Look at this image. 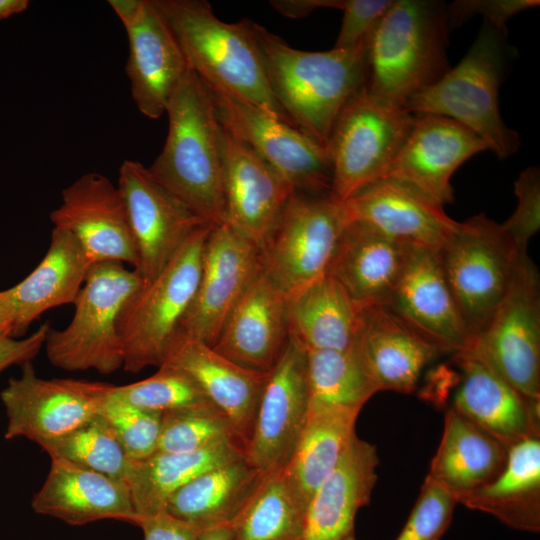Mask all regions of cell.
<instances>
[{
  "label": "cell",
  "instance_id": "cell-2",
  "mask_svg": "<svg viewBox=\"0 0 540 540\" xmlns=\"http://www.w3.org/2000/svg\"><path fill=\"white\" fill-rule=\"evenodd\" d=\"M251 29L277 103L292 125L327 148L340 111L364 85V41L351 49L310 52L253 21Z\"/></svg>",
  "mask_w": 540,
  "mask_h": 540
},
{
  "label": "cell",
  "instance_id": "cell-52",
  "mask_svg": "<svg viewBox=\"0 0 540 540\" xmlns=\"http://www.w3.org/2000/svg\"><path fill=\"white\" fill-rule=\"evenodd\" d=\"M199 540H230L229 525L214 527L201 532Z\"/></svg>",
  "mask_w": 540,
  "mask_h": 540
},
{
  "label": "cell",
  "instance_id": "cell-49",
  "mask_svg": "<svg viewBox=\"0 0 540 540\" xmlns=\"http://www.w3.org/2000/svg\"><path fill=\"white\" fill-rule=\"evenodd\" d=\"M271 6L288 18H303L319 8L341 9L342 0H272Z\"/></svg>",
  "mask_w": 540,
  "mask_h": 540
},
{
  "label": "cell",
  "instance_id": "cell-19",
  "mask_svg": "<svg viewBox=\"0 0 540 540\" xmlns=\"http://www.w3.org/2000/svg\"><path fill=\"white\" fill-rule=\"evenodd\" d=\"M413 121L384 178L406 182L441 205L454 200L451 177L488 144L460 123L435 114L412 113ZM383 179V178H382Z\"/></svg>",
  "mask_w": 540,
  "mask_h": 540
},
{
  "label": "cell",
  "instance_id": "cell-25",
  "mask_svg": "<svg viewBox=\"0 0 540 540\" xmlns=\"http://www.w3.org/2000/svg\"><path fill=\"white\" fill-rule=\"evenodd\" d=\"M454 357L462 370V380L452 408L507 449L540 438V402L524 397L471 349Z\"/></svg>",
  "mask_w": 540,
  "mask_h": 540
},
{
  "label": "cell",
  "instance_id": "cell-31",
  "mask_svg": "<svg viewBox=\"0 0 540 540\" xmlns=\"http://www.w3.org/2000/svg\"><path fill=\"white\" fill-rule=\"evenodd\" d=\"M362 306L329 275L287 296L289 340L305 352L353 348Z\"/></svg>",
  "mask_w": 540,
  "mask_h": 540
},
{
  "label": "cell",
  "instance_id": "cell-21",
  "mask_svg": "<svg viewBox=\"0 0 540 540\" xmlns=\"http://www.w3.org/2000/svg\"><path fill=\"white\" fill-rule=\"evenodd\" d=\"M352 350L376 393H411L444 354L385 304L362 306Z\"/></svg>",
  "mask_w": 540,
  "mask_h": 540
},
{
  "label": "cell",
  "instance_id": "cell-1",
  "mask_svg": "<svg viewBox=\"0 0 540 540\" xmlns=\"http://www.w3.org/2000/svg\"><path fill=\"white\" fill-rule=\"evenodd\" d=\"M165 113L168 134L150 175L205 222H226L222 125L212 93L191 70L173 91Z\"/></svg>",
  "mask_w": 540,
  "mask_h": 540
},
{
  "label": "cell",
  "instance_id": "cell-41",
  "mask_svg": "<svg viewBox=\"0 0 540 540\" xmlns=\"http://www.w3.org/2000/svg\"><path fill=\"white\" fill-rule=\"evenodd\" d=\"M111 393L136 407L160 413L213 405L190 375L169 365L160 366L155 374L138 382L112 385Z\"/></svg>",
  "mask_w": 540,
  "mask_h": 540
},
{
  "label": "cell",
  "instance_id": "cell-23",
  "mask_svg": "<svg viewBox=\"0 0 540 540\" xmlns=\"http://www.w3.org/2000/svg\"><path fill=\"white\" fill-rule=\"evenodd\" d=\"M288 343L287 296L261 267L212 348L241 367L268 373Z\"/></svg>",
  "mask_w": 540,
  "mask_h": 540
},
{
  "label": "cell",
  "instance_id": "cell-42",
  "mask_svg": "<svg viewBox=\"0 0 540 540\" xmlns=\"http://www.w3.org/2000/svg\"><path fill=\"white\" fill-rule=\"evenodd\" d=\"M111 388L99 413L114 429L127 457L137 461L157 451L162 413L136 407L114 396Z\"/></svg>",
  "mask_w": 540,
  "mask_h": 540
},
{
  "label": "cell",
  "instance_id": "cell-32",
  "mask_svg": "<svg viewBox=\"0 0 540 540\" xmlns=\"http://www.w3.org/2000/svg\"><path fill=\"white\" fill-rule=\"evenodd\" d=\"M508 449L492 435L450 408L427 476L458 500L492 482L504 469Z\"/></svg>",
  "mask_w": 540,
  "mask_h": 540
},
{
  "label": "cell",
  "instance_id": "cell-15",
  "mask_svg": "<svg viewBox=\"0 0 540 540\" xmlns=\"http://www.w3.org/2000/svg\"><path fill=\"white\" fill-rule=\"evenodd\" d=\"M128 37L126 74L138 110L158 119L190 70L156 0H109Z\"/></svg>",
  "mask_w": 540,
  "mask_h": 540
},
{
  "label": "cell",
  "instance_id": "cell-4",
  "mask_svg": "<svg viewBox=\"0 0 540 540\" xmlns=\"http://www.w3.org/2000/svg\"><path fill=\"white\" fill-rule=\"evenodd\" d=\"M156 2L189 69L209 89L247 101L292 125L269 86L251 20L226 23L215 15L207 1Z\"/></svg>",
  "mask_w": 540,
  "mask_h": 540
},
{
  "label": "cell",
  "instance_id": "cell-50",
  "mask_svg": "<svg viewBox=\"0 0 540 540\" xmlns=\"http://www.w3.org/2000/svg\"><path fill=\"white\" fill-rule=\"evenodd\" d=\"M28 6L27 0H0V21L22 13Z\"/></svg>",
  "mask_w": 540,
  "mask_h": 540
},
{
  "label": "cell",
  "instance_id": "cell-3",
  "mask_svg": "<svg viewBox=\"0 0 540 540\" xmlns=\"http://www.w3.org/2000/svg\"><path fill=\"white\" fill-rule=\"evenodd\" d=\"M449 29L444 2L394 0L364 40L363 87L374 97L404 109L413 96L451 68Z\"/></svg>",
  "mask_w": 540,
  "mask_h": 540
},
{
  "label": "cell",
  "instance_id": "cell-36",
  "mask_svg": "<svg viewBox=\"0 0 540 540\" xmlns=\"http://www.w3.org/2000/svg\"><path fill=\"white\" fill-rule=\"evenodd\" d=\"M243 456V449L228 440L196 451L155 452L145 459L131 460L126 482L139 522L165 511L169 497L195 477Z\"/></svg>",
  "mask_w": 540,
  "mask_h": 540
},
{
  "label": "cell",
  "instance_id": "cell-7",
  "mask_svg": "<svg viewBox=\"0 0 540 540\" xmlns=\"http://www.w3.org/2000/svg\"><path fill=\"white\" fill-rule=\"evenodd\" d=\"M144 284L123 263L93 264L73 304L70 323L47 332L44 348L49 362L66 371L93 369L104 375L122 368L118 318L127 300Z\"/></svg>",
  "mask_w": 540,
  "mask_h": 540
},
{
  "label": "cell",
  "instance_id": "cell-8",
  "mask_svg": "<svg viewBox=\"0 0 540 540\" xmlns=\"http://www.w3.org/2000/svg\"><path fill=\"white\" fill-rule=\"evenodd\" d=\"M413 114L371 95L363 86L343 106L330 134V197L344 203L384 178L405 140Z\"/></svg>",
  "mask_w": 540,
  "mask_h": 540
},
{
  "label": "cell",
  "instance_id": "cell-53",
  "mask_svg": "<svg viewBox=\"0 0 540 540\" xmlns=\"http://www.w3.org/2000/svg\"><path fill=\"white\" fill-rule=\"evenodd\" d=\"M342 540H356V538H355L354 533H353V534H351V535L345 537V538L342 539Z\"/></svg>",
  "mask_w": 540,
  "mask_h": 540
},
{
  "label": "cell",
  "instance_id": "cell-9",
  "mask_svg": "<svg viewBox=\"0 0 540 540\" xmlns=\"http://www.w3.org/2000/svg\"><path fill=\"white\" fill-rule=\"evenodd\" d=\"M520 250L501 224L478 214L459 222L438 251L448 285L473 338L506 296Z\"/></svg>",
  "mask_w": 540,
  "mask_h": 540
},
{
  "label": "cell",
  "instance_id": "cell-45",
  "mask_svg": "<svg viewBox=\"0 0 540 540\" xmlns=\"http://www.w3.org/2000/svg\"><path fill=\"white\" fill-rule=\"evenodd\" d=\"M394 0H342V24L334 49L360 45L385 15Z\"/></svg>",
  "mask_w": 540,
  "mask_h": 540
},
{
  "label": "cell",
  "instance_id": "cell-14",
  "mask_svg": "<svg viewBox=\"0 0 540 540\" xmlns=\"http://www.w3.org/2000/svg\"><path fill=\"white\" fill-rule=\"evenodd\" d=\"M117 187L126 204L137 248L134 270L148 283L194 232L209 223L158 183L140 162L125 160L121 164Z\"/></svg>",
  "mask_w": 540,
  "mask_h": 540
},
{
  "label": "cell",
  "instance_id": "cell-46",
  "mask_svg": "<svg viewBox=\"0 0 540 540\" xmlns=\"http://www.w3.org/2000/svg\"><path fill=\"white\" fill-rule=\"evenodd\" d=\"M536 0H461L446 5L449 28L461 25L476 14L484 22L505 31L507 21L517 13L539 5Z\"/></svg>",
  "mask_w": 540,
  "mask_h": 540
},
{
  "label": "cell",
  "instance_id": "cell-24",
  "mask_svg": "<svg viewBox=\"0 0 540 540\" xmlns=\"http://www.w3.org/2000/svg\"><path fill=\"white\" fill-rule=\"evenodd\" d=\"M350 221L367 223L399 242L439 251L459 222L414 186L383 178L344 203Z\"/></svg>",
  "mask_w": 540,
  "mask_h": 540
},
{
  "label": "cell",
  "instance_id": "cell-37",
  "mask_svg": "<svg viewBox=\"0 0 540 540\" xmlns=\"http://www.w3.org/2000/svg\"><path fill=\"white\" fill-rule=\"evenodd\" d=\"M305 512L281 472L263 474L228 524L230 540H302Z\"/></svg>",
  "mask_w": 540,
  "mask_h": 540
},
{
  "label": "cell",
  "instance_id": "cell-11",
  "mask_svg": "<svg viewBox=\"0 0 540 540\" xmlns=\"http://www.w3.org/2000/svg\"><path fill=\"white\" fill-rule=\"evenodd\" d=\"M349 223L343 203L294 191L261 248L262 268L288 296L327 273Z\"/></svg>",
  "mask_w": 540,
  "mask_h": 540
},
{
  "label": "cell",
  "instance_id": "cell-10",
  "mask_svg": "<svg viewBox=\"0 0 540 540\" xmlns=\"http://www.w3.org/2000/svg\"><path fill=\"white\" fill-rule=\"evenodd\" d=\"M514 389L540 402V279L527 250L508 292L469 347Z\"/></svg>",
  "mask_w": 540,
  "mask_h": 540
},
{
  "label": "cell",
  "instance_id": "cell-35",
  "mask_svg": "<svg viewBox=\"0 0 540 540\" xmlns=\"http://www.w3.org/2000/svg\"><path fill=\"white\" fill-rule=\"evenodd\" d=\"M263 473L245 458L212 468L174 492L165 511L205 531L229 524L258 486Z\"/></svg>",
  "mask_w": 540,
  "mask_h": 540
},
{
  "label": "cell",
  "instance_id": "cell-18",
  "mask_svg": "<svg viewBox=\"0 0 540 540\" xmlns=\"http://www.w3.org/2000/svg\"><path fill=\"white\" fill-rule=\"evenodd\" d=\"M50 220L80 242L92 264L115 261L136 268L138 253L126 204L106 176L89 172L63 189L61 205Z\"/></svg>",
  "mask_w": 540,
  "mask_h": 540
},
{
  "label": "cell",
  "instance_id": "cell-13",
  "mask_svg": "<svg viewBox=\"0 0 540 540\" xmlns=\"http://www.w3.org/2000/svg\"><path fill=\"white\" fill-rule=\"evenodd\" d=\"M9 379L0 398L7 416L5 439L38 445L61 437L99 413L112 384L70 378L44 379L32 361Z\"/></svg>",
  "mask_w": 540,
  "mask_h": 540
},
{
  "label": "cell",
  "instance_id": "cell-5",
  "mask_svg": "<svg viewBox=\"0 0 540 540\" xmlns=\"http://www.w3.org/2000/svg\"><path fill=\"white\" fill-rule=\"evenodd\" d=\"M507 57L505 31L484 22L458 65L413 96L404 109L450 118L478 135L500 159L514 155L520 137L502 120L498 101Z\"/></svg>",
  "mask_w": 540,
  "mask_h": 540
},
{
  "label": "cell",
  "instance_id": "cell-26",
  "mask_svg": "<svg viewBox=\"0 0 540 540\" xmlns=\"http://www.w3.org/2000/svg\"><path fill=\"white\" fill-rule=\"evenodd\" d=\"M31 506L37 514L75 526L106 519L139 522L125 481L59 457H50L49 472Z\"/></svg>",
  "mask_w": 540,
  "mask_h": 540
},
{
  "label": "cell",
  "instance_id": "cell-22",
  "mask_svg": "<svg viewBox=\"0 0 540 540\" xmlns=\"http://www.w3.org/2000/svg\"><path fill=\"white\" fill-rule=\"evenodd\" d=\"M222 141L225 223L261 250L294 190L267 162L223 126Z\"/></svg>",
  "mask_w": 540,
  "mask_h": 540
},
{
  "label": "cell",
  "instance_id": "cell-30",
  "mask_svg": "<svg viewBox=\"0 0 540 540\" xmlns=\"http://www.w3.org/2000/svg\"><path fill=\"white\" fill-rule=\"evenodd\" d=\"M92 265L80 242L69 231L53 227L41 262L20 283L3 291L12 336L24 334L44 312L74 304Z\"/></svg>",
  "mask_w": 540,
  "mask_h": 540
},
{
  "label": "cell",
  "instance_id": "cell-16",
  "mask_svg": "<svg viewBox=\"0 0 540 540\" xmlns=\"http://www.w3.org/2000/svg\"><path fill=\"white\" fill-rule=\"evenodd\" d=\"M262 267L261 250L224 223L210 231L192 304L180 337L213 346L223 324ZM179 337V338H180Z\"/></svg>",
  "mask_w": 540,
  "mask_h": 540
},
{
  "label": "cell",
  "instance_id": "cell-38",
  "mask_svg": "<svg viewBox=\"0 0 540 540\" xmlns=\"http://www.w3.org/2000/svg\"><path fill=\"white\" fill-rule=\"evenodd\" d=\"M309 406L362 409L376 393L354 351L306 352Z\"/></svg>",
  "mask_w": 540,
  "mask_h": 540
},
{
  "label": "cell",
  "instance_id": "cell-12",
  "mask_svg": "<svg viewBox=\"0 0 540 540\" xmlns=\"http://www.w3.org/2000/svg\"><path fill=\"white\" fill-rule=\"evenodd\" d=\"M210 91L222 126L267 162L294 191L330 195L332 166L327 148L247 101Z\"/></svg>",
  "mask_w": 540,
  "mask_h": 540
},
{
  "label": "cell",
  "instance_id": "cell-48",
  "mask_svg": "<svg viewBox=\"0 0 540 540\" xmlns=\"http://www.w3.org/2000/svg\"><path fill=\"white\" fill-rule=\"evenodd\" d=\"M144 540H199L202 531L166 511L141 519Z\"/></svg>",
  "mask_w": 540,
  "mask_h": 540
},
{
  "label": "cell",
  "instance_id": "cell-17",
  "mask_svg": "<svg viewBox=\"0 0 540 540\" xmlns=\"http://www.w3.org/2000/svg\"><path fill=\"white\" fill-rule=\"evenodd\" d=\"M309 410L306 352L289 340L264 386L246 460L263 474L281 472L291 459Z\"/></svg>",
  "mask_w": 540,
  "mask_h": 540
},
{
  "label": "cell",
  "instance_id": "cell-33",
  "mask_svg": "<svg viewBox=\"0 0 540 540\" xmlns=\"http://www.w3.org/2000/svg\"><path fill=\"white\" fill-rule=\"evenodd\" d=\"M360 409L309 406L307 419L282 477L305 509L356 435Z\"/></svg>",
  "mask_w": 540,
  "mask_h": 540
},
{
  "label": "cell",
  "instance_id": "cell-29",
  "mask_svg": "<svg viewBox=\"0 0 540 540\" xmlns=\"http://www.w3.org/2000/svg\"><path fill=\"white\" fill-rule=\"evenodd\" d=\"M378 464L376 446L355 435L312 496L302 540H342L353 534L357 512L370 502Z\"/></svg>",
  "mask_w": 540,
  "mask_h": 540
},
{
  "label": "cell",
  "instance_id": "cell-51",
  "mask_svg": "<svg viewBox=\"0 0 540 540\" xmlns=\"http://www.w3.org/2000/svg\"><path fill=\"white\" fill-rule=\"evenodd\" d=\"M0 337H13L11 319L3 291H0Z\"/></svg>",
  "mask_w": 540,
  "mask_h": 540
},
{
  "label": "cell",
  "instance_id": "cell-6",
  "mask_svg": "<svg viewBox=\"0 0 540 540\" xmlns=\"http://www.w3.org/2000/svg\"><path fill=\"white\" fill-rule=\"evenodd\" d=\"M213 227L207 224L194 232L162 272L124 304L117 328L125 371L159 368L171 354L198 287L203 251Z\"/></svg>",
  "mask_w": 540,
  "mask_h": 540
},
{
  "label": "cell",
  "instance_id": "cell-43",
  "mask_svg": "<svg viewBox=\"0 0 540 540\" xmlns=\"http://www.w3.org/2000/svg\"><path fill=\"white\" fill-rule=\"evenodd\" d=\"M457 504L449 491L427 476L395 540H440L450 526Z\"/></svg>",
  "mask_w": 540,
  "mask_h": 540
},
{
  "label": "cell",
  "instance_id": "cell-39",
  "mask_svg": "<svg viewBox=\"0 0 540 540\" xmlns=\"http://www.w3.org/2000/svg\"><path fill=\"white\" fill-rule=\"evenodd\" d=\"M39 446L49 457L63 458L126 482L131 460L114 429L100 413L71 432Z\"/></svg>",
  "mask_w": 540,
  "mask_h": 540
},
{
  "label": "cell",
  "instance_id": "cell-34",
  "mask_svg": "<svg viewBox=\"0 0 540 540\" xmlns=\"http://www.w3.org/2000/svg\"><path fill=\"white\" fill-rule=\"evenodd\" d=\"M467 508L490 514L509 528L540 530V438L508 449L502 472L486 486L458 500Z\"/></svg>",
  "mask_w": 540,
  "mask_h": 540
},
{
  "label": "cell",
  "instance_id": "cell-47",
  "mask_svg": "<svg viewBox=\"0 0 540 540\" xmlns=\"http://www.w3.org/2000/svg\"><path fill=\"white\" fill-rule=\"evenodd\" d=\"M49 328L48 323L42 324L23 339L0 337V373L13 365L32 361L44 347Z\"/></svg>",
  "mask_w": 540,
  "mask_h": 540
},
{
  "label": "cell",
  "instance_id": "cell-28",
  "mask_svg": "<svg viewBox=\"0 0 540 540\" xmlns=\"http://www.w3.org/2000/svg\"><path fill=\"white\" fill-rule=\"evenodd\" d=\"M411 247L367 223L350 221L340 235L326 274L360 305L385 304Z\"/></svg>",
  "mask_w": 540,
  "mask_h": 540
},
{
  "label": "cell",
  "instance_id": "cell-27",
  "mask_svg": "<svg viewBox=\"0 0 540 540\" xmlns=\"http://www.w3.org/2000/svg\"><path fill=\"white\" fill-rule=\"evenodd\" d=\"M163 365L183 370L230 421L244 453L269 373L232 362L202 342L180 337ZM162 366V365H161Z\"/></svg>",
  "mask_w": 540,
  "mask_h": 540
},
{
  "label": "cell",
  "instance_id": "cell-40",
  "mask_svg": "<svg viewBox=\"0 0 540 540\" xmlns=\"http://www.w3.org/2000/svg\"><path fill=\"white\" fill-rule=\"evenodd\" d=\"M228 440L237 443L229 419L214 405L194 406L162 413L156 452H191Z\"/></svg>",
  "mask_w": 540,
  "mask_h": 540
},
{
  "label": "cell",
  "instance_id": "cell-20",
  "mask_svg": "<svg viewBox=\"0 0 540 540\" xmlns=\"http://www.w3.org/2000/svg\"><path fill=\"white\" fill-rule=\"evenodd\" d=\"M385 305L444 354L456 355L473 342L436 250L411 247L400 279Z\"/></svg>",
  "mask_w": 540,
  "mask_h": 540
},
{
  "label": "cell",
  "instance_id": "cell-44",
  "mask_svg": "<svg viewBox=\"0 0 540 540\" xmlns=\"http://www.w3.org/2000/svg\"><path fill=\"white\" fill-rule=\"evenodd\" d=\"M517 206L501 224L516 247L527 250L528 242L540 228V171L531 166L520 173L514 183Z\"/></svg>",
  "mask_w": 540,
  "mask_h": 540
}]
</instances>
